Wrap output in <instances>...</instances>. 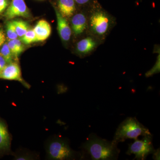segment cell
Wrapping results in <instances>:
<instances>
[{
    "label": "cell",
    "instance_id": "obj_1",
    "mask_svg": "<svg viewBox=\"0 0 160 160\" xmlns=\"http://www.w3.org/2000/svg\"><path fill=\"white\" fill-rule=\"evenodd\" d=\"M117 144L99 137L94 133L89 135L82 145V149L94 160H117L120 150Z\"/></svg>",
    "mask_w": 160,
    "mask_h": 160
},
{
    "label": "cell",
    "instance_id": "obj_2",
    "mask_svg": "<svg viewBox=\"0 0 160 160\" xmlns=\"http://www.w3.org/2000/svg\"><path fill=\"white\" fill-rule=\"evenodd\" d=\"M45 149L46 160H70L83 158V154L72 149L69 140L59 136L49 138L45 142Z\"/></svg>",
    "mask_w": 160,
    "mask_h": 160
},
{
    "label": "cell",
    "instance_id": "obj_3",
    "mask_svg": "<svg viewBox=\"0 0 160 160\" xmlns=\"http://www.w3.org/2000/svg\"><path fill=\"white\" fill-rule=\"evenodd\" d=\"M152 135L149 129L134 117H129L120 124L115 133L112 142L115 144L123 142L127 139H137L140 136Z\"/></svg>",
    "mask_w": 160,
    "mask_h": 160
},
{
    "label": "cell",
    "instance_id": "obj_4",
    "mask_svg": "<svg viewBox=\"0 0 160 160\" xmlns=\"http://www.w3.org/2000/svg\"><path fill=\"white\" fill-rule=\"evenodd\" d=\"M112 22L111 17L98 4H95L89 19V28L92 33L98 37H104L111 29Z\"/></svg>",
    "mask_w": 160,
    "mask_h": 160
},
{
    "label": "cell",
    "instance_id": "obj_5",
    "mask_svg": "<svg viewBox=\"0 0 160 160\" xmlns=\"http://www.w3.org/2000/svg\"><path fill=\"white\" fill-rule=\"evenodd\" d=\"M155 149L152 143V136H143L142 140H135L134 142L129 144L126 154H134L135 159L144 160L150 154H152Z\"/></svg>",
    "mask_w": 160,
    "mask_h": 160
},
{
    "label": "cell",
    "instance_id": "obj_6",
    "mask_svg": "<svg viewBox=\"0 0 160 160\" xmlns=\"http://www.w3.org/2000/svg\"><path fill=\"white\" fill-rule=\"evenodd\" d=\"M0 79L17 81L27 89L30 88V85L23 79L18 62L14 61L8 63L0 72Z\"/></svg>",
    "mask_w": 160,
    "mask_h": 160
},
{
    "label": "cell",
    "instance_id": "obj_7",
    "mask_svg": "<svg viewBox=\"0 0 160 160\" xmlns=\"http://www.w3.org/2000/svg\"><path fill=\"white\" fill-rule=\"evenodd\" d=\"M5 17L10 20L17 17L29 18L31 14L25 0H11L5 11Z\"/></svg>",
    "mask_w": 160,
    "mask_h": 160
},
{
    "label": "cell",
    "instance_id": "obj_8",
    "mask_svg": "<svg viewBox=\"0 0 160 160\" xmlns=\"http://www.w3.org/2000/svg\"><path fill=\"white\" fill-rule=\"evenodd\" d=\"M12 136L6 120L0 117V158L11 155Z\"/></svg>",
    "mask_w": 160,
    "mask_h": 160
},
{
    "label": "cell",
    "instance_id": "obj_9",
    "mask_svg": "<svg viewBox=\"0 0 160 160\" xmlns=\"http://www.w3.org/2000/svg\"><path fill=\"white\" fill-rule=\"evenodd\" d=\"M57 20L58 30L61 39L65 42L70 40L72 34L71 29L66 18L63 16L56 7L54 6Z\"/></svg>",
    "mask_w": 160,
    "mask_h": 160
},
{
    "label": "cell",
    "instance_id": "obj_10",
    "mask_svg": "<svg viewBox=\"0 0 160 160\" xmlns=\"http://www.w3.org/2000/svg\"><path fill=\"white\" fill-rule=\"evenodd\" d=\"M33 29L35 33L36 42L45 41L51 34V26L46 20H40Z\"/></svg>",
    "mask_w": 160,
    "mask_h": 160
},
{
    "label": "cell",
    "instance_id": "obj_11",
    "mask_svg": "<svg viewBox=\"0 0 160 160\" xmlns=\"http://www.w3.org/2000/svg\"><path fill=\"white\" fill-rule=\"evenodd\" d=\"M72 29L75 35L82 33L87 26V20L86 15L82 12L75 14L71 20Z\"/></svg>",
    "mask_w": 160,
    "mask_h": 160
},
{
    "label": "cell",
    "instance_id": "obj_12",
    "mask_svg": "<svg viewBox=\"0 0 160 160\" xmlns=\"http://www.w3.org/2000/svg\"><path fill=\"white\" fill-rule=\"evenodd\" d=\"M57 6H55L64 17L69 18L74 14L76 10V3L74 0H57Z\"/></svg>",
    "mask_w": 160,
    "mask_h": 160
},
{
    "label": "cell",
    "instance_id": "obj_13",
    "mask_svg": "<svg viewBox=\"0 0 160 160\" xmlns=\"http://www.w3.org/2000/svg\"><path fill=\"white\" fill-rule=\"evenodd\" d=\"M97 46L93 38L87 37L81 40L77 44L76 49L79 54L86 55L90 53Z\"/></svg>",
    "mask_w": 160,
    "mask_h": 160
},
{
    "label": "cell",
    "instance_id": "obj_14",
    "mask_svg": "<svg viewBox=\"0 0 160 160\" xmlns=\"http://www.w3.org/2000/svg\"><path fill=\"white\" fill-rule=\"evenodd\" d=\"M11 155L15 160H37L40 159L39 155L36 152L20 148L14 152H12Z\"/></svg>",
    "mask_w": 160,
    "mask_h": 160
},
{
    "label": "cell",
    "instance_id": "obj_15",
    "mask_svg": "<svg viewBox=\"0 0 160 160\" xmlns=\"http://www.w3.org/2000/svg\"><path fill=\"white\" fill-rule=\"evenodd\" d=\"M18 37H22L29 30V26L27 23L22 20L12 21Z\"/></svg>",
    "mask_w": 160,
    "mask_h": 160
},
{
    "label": "cell",
    "instance_id": "obj_16",
    "mask_svg": "<svg viewBox=\"0 0 160 160\" xmlns=\"http://www.w3.org/2000/svg\"><path fill=\"white\" fill-rule=\"evenodd\" d=\"M0 55L5 59L7 64L16 61L15 60L7 43H4L0 49Z\"/></svg>",
    "mask_w": 160,
    "mask_h": 160
},
{
    "label": "cell",
    "instance_id": "obj_17",
    "mask_svg": "<svg viewBox=\"0 0 160 160\" xmlns=\"http://www.w3.org/2000/svg\"><path fill=\"white\" fill-rule=\"evenodd\" d=\"M22 42L29 45L36 42V37L33 29H29L28 31L21 38Z\"/></svg>",
    "mask_w": 160,
    "mask_h": 160
},
{
    "label": "cell",
    "instance_id": "obj_18",
    "mask_svg": "<svg viewBox=\"0 0 160 160\" xmlns=\"http://www.w3.org/2000/svg\"><path fill=\"white\" fill-rule=\"evenodd\" d=\"M6 35L9 40L18 38V35L12 21L8 22L6 25Z\"/></svg>",
    "mask_w": 160,
    "mask_h": 160
},
{
    "label": "cell",
    "instance_id": "obj_19",
    "mask_svg": "<svg viewBox=\"0 0 160 160\" xmlns=\"http://www.w3.org/2000/svg\"><path fill=\"white\" fill-rule=\"evenodd\" d=\"M160 55L158 57L157 60L154 66L149 71L146 73V77L148 78L151 77L156 73L160 72Z\"/></svg>",
    "mask_w": 160,
    "mask_h": 160
},
{
    "label": "cell",
    "instance_id": "obj_20",
    "mask_svg": "<svg viewBox=\"0 0 160 160\" xmlns=\"http://www.w3.org/2000/svg\"><path fill=\"white\" fill-rule=\"evenodd\" d=\"M12 40L16 48L18 55L19 56L20 55L24 50V46H23L22 42L21 40L18 39L17 38Z\"/></svg>",
    "mask_w": 160,
    "mask_h": 160
},
{
    "label": "cell",
    "instance_id": "obj_21",
    "mask_svg": "<svg viewBox=\"0 0 160 160\" xmlns=\"http://www.w3.org/2000/svg\"><path fill=\"white\" fill-rule=\"evenodd\" d=\"M11 0H0V14L6 11Z\"/></svg>",
    "mask_w": 160,
    "mask_h": 160
},
{
    "label": "cell",
    "instance_id": "obj_22",
    "mask_svg": "<svg viewBox=\"0 0 160 160\" xmlns=\"http://www.w3.org/2000/svg\"><path fill=\"white\" fill-rule=\"evenodd\" d=\"M7 64V63L5 59L0 55V72L4 69V67L6 66Z\"/></svg>",
    "mask_w": 160,
    "mask_h": 160
},
{
    "label": "cell",
    "instance_id": "obj_23",
    "mask_svg": "<svg viewBox=\"0 0 160 160\" xmlns=\"http://www.w3.org/2000/svg\"><path fill=\"white\" fill-rule=\"evenodd\" d=\"M6 37L2 30L0 29V47H2L3 44L5 43Z\"/></svg>",
    "mask_w": 160,
    "mask_h": 160
},
{
    "label": "cell",
    "instance_id": "obj_24",
    "mask_svg": "<svg viewBox=\"0 0 160 160\" xmlns=\"http://www.w3.org/2000/svg\"><path fill=\"white\" fill-rule=\"evenodd\" d=\"M76 4L78 5L83 6V5H86L89 2H90L91 0H74Z\"/></svg>",
    "mask_w": 160,
    "mask_h": 160
},
{
    "label": "cell",
    "instance_id": "obj_25",
    "mask_svg": "<svg viewBox=\"0 0 160 160\" xmlns=\"http://www.w3.org/2000/svg\"><path fill=\"white\" fill-rule=\"evenodd\" d=\"M153 158L154 160H160V149L155 150L153 153Z\"/></svg>",
    "mask_w": 160,
    "mask_h": 160
}]
</instances>
